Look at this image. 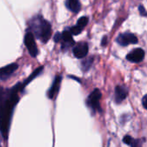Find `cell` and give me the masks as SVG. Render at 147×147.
Masks as SVG:
<instances>
[{
    "mask_svg": "<svg viewBox=\"0 0 147 147\" xmlns=\"http://www.w3.org/2000/svg\"><path fill=\"white\" fill-rule=\"evenodd\" d=\"M139 10H140V13L141 16H147L146 10L145 7H144L143 5H140V6H139Z\"/></svg>",
    "mask_w": 147,
    "mask_h": 147,
    "instance_id": "20",
    "label": "cell"
},
{
    "mask_svg": "<svg viewBox=\"0 0 147 147\" xmlns=\"http://www.w3.org/2000/svg\"><path fill=\"white\" fill-rule=\"evenodd\" d=\"M73 54L78 59H84L89 52V46L86 42H80L73 47Z\"/></svg>",
    "mask_w": 147,
    "mask_h": 147,
    "instance_id": "7",
    "label": "cell"
},
{
    "mask_svg": "<svg viewBox=\"0 0 147 147\" xmlns=\"http://www.w3.org/2000/svg\"><path fill=\"white\" fill-rule=\"evenodd\" d=\"M61 80H62L61 76H57L54 78V81H53L51 88L48 90V92H47V96H48L49 99H53L56 96V95L58 94V92L59 90V88H60Z\"/></svg>",
    "mask_w": 147,
    "mask_h": 147,
    "instance_id": "10",
    "label": "cell"
},
{
    "mask_svg": "<svg viewBox=\"0 0 147 147\" xmlns=\"http://www.w3.org/2000/svg\"><path fill=\"white\" fill-rule=\"evenodd\" d=\"M18 68V65L16 63L9 64L0 68V80H5L9 78Z\"/></svg>",
    "mask_w": 147,
    "mask_h": 147,
    "instance_id": "9",
    "label": "cell"
},
{
    "mask_svg": "<svg viewBox=\"0 0 147 147\" xmlns=\"http://www.w3.org/2000/svg\"><path fill=\"white\" fill-rule=\"evenodd\" d=\"M3 91H4V89H3V88H2V87L0 86V95H1V94H2V93L3 92Z\"/></svg>",
    "mask_w": 147,
    "mask_h": 147,
    "instance_id": "23",
    "label": "cell"
},
{
    "mask_svg": "<svg viewBox=\"0 0 147 147\" xmlns=\"http://www.w3.org/2000/svg\"><path fill=\"white\" fill-rule=\"evenodd\" d=\"M22 89L18 84L10 90H5L0 95V132L4 140L8 139L13 110L19 101L18 92Z\"/></svg>",
    "mask_w": 147,
    "mask_h": 147,
    "instance_id": "1",
    "label": "cell"
},
{
    "mask_svg": "<svg viewBox=\"0 0 147 147\" xmlns=\"http://www.w3.org/2000/svg\"><path fill=\"white\" fill-rule=\"evenodd\" d=\"M145 58V51L141 48H136L131 51L127 55V59L134 62V63H140Z\"/></svg>",
    "mask_w": 147,
    "mask_h": 147,
    "instance_id": "8",
    "label": "cell"
},
{
    "mask_svg": "<svg viewBox=\"0 0 147 147\" xmlns=\"http://www.w3.org/2000/svg\"><path fill=\"white\" fill-rule=\"evenodd\" d=\"M93 60H94V59L92 57H89L82 61L81 66H82V69L84 71H87L88 70H90V68L91 67V65L93 64Z\"/></svg>",
    "mask_w": 147,
    "mask_h": 147,
    "instance_id": "13",
    "label": "cell"
},
{
    "mask_svg": "<svg viewBox=\"0 0 147 147\" xmlns=\"http://www.w3.org/2000/svg\"><path fill=\"white\" fill-rule=\"evenodd\" d=\"M102 98V92L100 90H94L87 99V105L93 111L100 109V99Z\"/></svg>",
    "mask_w": 147,
    "mask_h": 147,
    "instance_id": "4",
    "label": "cell"
},
{
    "mask_svg": "<svg viewBox=\"0 0 147 147\" xmlns=\"http://www.w3.org/2000/svg\"><path fill=\"white\" fill-rule=\"evenodd\" d=\"M29 28L32 33L43 43H47L52 35V28L49 22L42 18L40 16L34 17L29 22Z\"/></svg>",
    "mask_w": 147,
    "mask_h": 147,
    "instance_id": "2",
    "label": "cell"
},
{
    "mask_svg": "<svg viewBox=\"0 0 147 147\" xmlns=\"http://www.w3.org/2000/svg\"><path fill=\"white\" fill-rule=\"evenodd\" d=\"M69 30H70V32H71V34L72 35H78V34H79L84 30V28L82 27L78 26V25H75L72 28H71Z\"/></svg>",
    "mask_w": 147,
    "mask_h": 147,
    "instance_id": "15",
    "label": "cell"
},
{
    "mask_svg": "<svg viewBox=\"0 0 147 147\" xmlns=\"http://www.w3.org/2000/svg\"><path fill=\"white\" fill-rule=\"evenodd\" d=\"M0 147H1V145H0Z\"/></svg>",
    "mask_w": 147,
    "mask_h": 147,
    "instance_id": "24",
    "label": "cell"
},
{
    "mask_svg": "<svg viewBox=\"0 0 147 147\" xmlns=\"http://www.w3.org/2000/svg\"><path fill=\"white\" fill-rule=\"evenodd\" d=\"M88 22H89V18L87 16H82L78 19V22H77V25L82 27L83 28H84V27L88 24Z\"/></svg>",
    "mask_w": 147,
    "mask_h": 147,
    "instance_id": "16",
    "label": "cell"
},
{
    "mask_svg": "<svg viewBox=\"0 0 147 147\" xmlns=\"http://www.w3.org/2000/svg\"><path fill=\"white\" fill-rule=\"evenodd\" d=\"M66 8L73 13H78L81 9V4L79 0H66Z\"/></svg>",
    "mask_w": 147,
    "mask_h": 147,
    "instance_id": "12",
    "label": "cell"
},
{
    "mask_svg": "<svg viewBox=\"0 0 147 147\" xmlns=\"http://www.w3.org/2000/svg\"><path fill=\"white\" fill-rule=\"evenodd\" d=\"M127 96V90L125 87L118 85L115 88V100L117 103L121 102L125 100V98Z\"/></svg>",
    "mask_w": 147,
    "mask_h": 147,
    "instance_id": "11",
    "label": "cell"
},
{
    "mask_svg": "<svg viewBox=\"0 0 147 147\" xmlns=\"http://www.w3.org/2000/svg\"><path fill=\"white\" fill-rule=\"evenodd\" d=\"M133 139H132V137L131 136H129V135H127V136H125L124 137V139H123V142L125 143V144H127V145H131L132 144V142H133Z\"/></svg>",
    "mask_w": 147,
    "mask_h": 147,
    "instance_id": "18",
    "label": "cell"
},
{
    "mask_svg": "<svg viewBox=\"0 0 147 147\" xmlns=\"http://www.w3.org/2000/svg\"><path fill=\"white\" fill-rule=\"evenodd\" d=\"M132 147H142L141 145V141L140 140H133L132 144H131Z\"/></svg>",
    "mask_w": 147,
    "mask_h": 147,
    "instance_id": "19",
    "label": "cell"
},
{
    "mask_svg": "<svg viewBox=\"0 0 147 147\" xmlns=\"http://www.w3.org/2000/svg\"><path fill=\"white\" fill-rule=\"evenodd\" d=\"M24 44L32 57H36L38 54V48L36 42L34 40V34L31 31H28L24 36Z\"/></svg>",
    "mask_w": 147,
    "mask_h": 147,
    "instance_id": "3",
    "label": "cell"
},
{
    "mask_svg": "<svg viewBox=\"0 0 147 147\" xmlns=\"http://www.w3.org/2000/svg\"><path fill=\"white\" fill-rule=\"evenodd\" d=\"M116 41L121 46L126 47V46H128L130 44L138 43V38L132 33H123L117 37Z\"/></svg>",
    "mask_w": 147,
    "mask_h": 147,
    "instance_id": "5",
    "label": "cell"
},
{
    "mask_svg": "<svg viewBox=\"0 0 147 147\" xmlns=\"http://www.w3.org/2000/svg\"><path fill=\"white\" fill-rule=\"evenodd\" d=\"M75 45V41L72 38V34L70 30H64L62 33V40H61V48L63 51H66Z\"/></svg>",
    "mask_w": 147,
    "mask_h": 147,
    "instance_id": "6",
    "label": "cell"
},
{
    "mask_svg": "<svg viewBox=\"0 0 147 147\" xmlns=\"http://www.w3.org/2000/svg\"><path fill=\"white\" fill-rule=\"evenodd\" d=\"M142 104H143V106H144V108L147 109V95H146L144 97H143V99H142Z\"/></svg>",
    "mask_w": 147,
    "mask_h": 147,
    "instance_id": "21",
    "label": "cell"
},
{
    "mask_svg": "<svg viewBox=\"0 0 147 147\" xmlns=\"http://www.w3.org/2000/svg\"><path fill=\"white\" fill-rule=\"evenodd\" d=\"M42 70H43V66L38 67V68H37V69H36V70H35V71H34V72H33V73H32V74L29 76V77H28V79H27V80L24 82V84H22V88H23V87H24V86H25L27 84H28V83H29L31 80H33V79H34L35 77H37V76H38V75H39V74L41 72V71H42Z\"/></svg>",
    "mask_w": 147,
    "mask_h": 147,
    "instance_id": "14",
    "label": "cell"
},
{
    "mask_svg": "<svg viewBox=\"0 0 147 147\" xmlns=\"http://www.w3.org/2000/svg\"><path fill=\"white\" fill-rule=\"evenodd\" d=\"M53 40H54L55 42H61V40H62V34L59 33V32L56 33L54 37H53Z\"/></svg>",
    "mask_w": 147,
    "mask_h": 147,
    "instance_id": "17",
    "label": "cell"
},
{
    "mask_svg": "<svg viewBox=\"0 0 147 147\" xmlns=\"http://www.w3.org/2000/svg\"><path fill=\"white\" fill-rule=\"evenodd\" d=\"M107 40H108L107 36H104V37L102 38V47H104V46L107 45V42H108Z\"/></svg>",
    "mask_w": 147,
    "mask_h": 147,
    "instance_id": "22",
    "label": "cell"
}]
</instances>
